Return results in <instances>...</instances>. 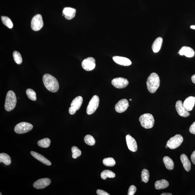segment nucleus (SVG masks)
<instances>
[{"label": "nucleus", "instance_id": "obj_4", "mask_svg": "<svg viewBox=\"0 0 195 195\" xmlns=\"http://www.w3.org/2000/svg\"><path fill=\"white\" fill-rule=\"evenodd\" d=\"M139 121L142 126L145 128H151L154 125L155 121L153 116L150 114H145L141 115Z\"/></svg>", "mask_w": 195, "mask_h": 195}, {"label": "nucleus", "instance_id": "obj_43", "mask_svg": "<svg viewBox=\"0 0 195 195\" xmlns=\"http://www.w3.org/2000/svg\"><path fill=\"white\" fill-rule=\"evenodd\" d=\"M165 147H166V148H168V146H167L166 145V146H165Z\"/></svg>", "mask_w": 195, "mask_h": 195}, {"label": "nucleus", "instance_id": "obj_45", "mask_svg": "<svg viewBox=\"0 0 195 195\" xmlns=\"http://www.w3.org/2000/svg\"><path fill=\"white\" fill-rule=\"evenodd\" d=\"M0 194H0V195H2V194L1 193H0Z\"/></svg>", "mask_w": 195, "mask_h": 195}, {"label": "nucleus", "instance_id": "obj_31", "mask_svg": "<svg viewBox=\"0 0 195 195\" xmlns=\"http://www.w3.org/2000/svg\"><path fill=\"white\" fill-rule=\"evenodd\" d=\"M26 94L29 99L33 101L37 100L36 94L34 90L28 88L26 90Z\"/></svg>", "mask_w": 195, "mask_h": 195}, {"label": "nucleus", "instance_id": "obj_41", "mask_svg": "<svg viewBox=\"0 0 195 195\" xmlns=\"http://www.w3.org/2000/svg\"><path fill=\"white\" fill-rule=\"evenodd\" d=\"M161 195H172L170 193H164L161 194Z\"/></svg>", "mask_w": 195, "mask_h": 195}, {"label": "nucleus", "instance_id": "obj_34", "mask_svg": "<svg viewBox=\"0 0 195 195\" xmlns=\"http://www.w3.org/2000/svg\"><path fill=\"white\" fill-rule=\"evenodd\" d=\"M72 152V157L74 159H76L79 157L81 154V151L78 147L76 146L72 147L71 149Z\"/></svg>", "mask_w": 195, "mask_h": 195}, {"label": "nucleus", "instance_id": "obj_21", "mask_svg": "<svg viewBox=\"0 0 195 195\" xmlns=\"http://www.w3.org/2000/svg\"><path fill=\"white\" fill-rule=\"evenodd\" d=\"M180 160L185 170L187 172H189L191 169V164L188 157L186 154H182L180 156Z\"/></svg>", "mask_w": 195, "mask_h": 195}, {"label": "nucleus", "instance_id": "obj_18", "mask_svg": "<svg viewBox=\"0 0 195 195\" xmlns=\"http://www.w3.org/2000/svg\"><path fill=\"white\" fill-rule=\"evenodd\" d=\"M63 15H64L65 18L70 20L75 16L76 10L72 8L66 7L63 10Z\"/></svg>", "mask_w": 195, "mask_h": 195}, {"label": "nucleus", "instance_id": "obj_7", "mask_svg": "<svg viewBox=\"0 0 195 195\" xmlns=\"http://www.w3.org/2000/svg\"><path fill=\"white\" fill-rule=\"evenodd\" d=\"M33 128V125L27 122H23L18 124L14 128L16 133L21 134L30 131Z\"/></svg>", "mask_w": 195, "mask_h": 195}, {"label": "nucleus", "instance_id": "obj_22", "mask_svg": "<svg viewBox=\"0 0 195 195\" xmlns=\"http://www.w3.org/2000/svg\"><path fill=\"white\" fill-rule=\"evenodd\" d=\"M169 186V182L165 179L157 181L155 184V188L157 190H162V189L166 188Z\"/></svg>", "mask_w": 195, "mask_h": 195}, {"label": "nucleus", "instance_id": "obj_20", "mask_svg": "<svg viewBox=\"0 0 195 195\" xmlns=\"http://www.w3.org/2000/svg\"><path fill=\"white\" fill-rule=\"evenodd\" d=\"M163 42V38L161 37H159L155 39L152 46V49L153 52L157 53L160 51L162 46Z\"/></svg>", "mask_w": 195, "mask_h": 195}, {"label": "nucleus", "instance_id": "obj_38", "mask_svg": "<svg viewBox=\"0 0 195 195\" xmlns=\"http://www.w3.org/2000/svg\"><path fill=\"white\" fill-rule=\"evenodd\" d=\"M76 111L77 110L73 107H71V106L70 107L69 109V113L70 115H74V114H75Z\"/></svg>", "mask_w": 195, "mask_h": 195}, {"label": "nucleus", "instance_id": "obj_42", "mask_svg": "<svg viewBox=\"0 0 195 195\" xmlns=\"http://www.w3.org/2000/svg\"><path fill=\"white\" fill-rule=\"evenodd\" d=\"M190 28L191 29H194V30H195V25H191V26L190 27Z\"/></svg>", "mask_w": 195, "mask_h": 195}, {"label": "nucleus", "instance_id": "obj_16", "mask_svg": "<svg viewBox=\"0 0 195 195\" xmlns=\"http://www.w3.org/2000/svg\"><path fill=\"white\" fill-rule=\"evenodd\" d=\"M113 59L114 62L121 66H128L132 64L131 61L129 59L125 57L114 56Z\"/></svg>", "mask_w": 195, "mask_h": 195}, {"label": "nucleus", "instance_id": "obj_39", "mask_svg": "<svg viewBox=\"0 0 195 195\" xmlns=\"http://www.w3.org/2000/svg\"><path fill=\"white\" fill-rule=\"evenodd\" d=\"M191 161L193 164H195V150L192 153L191 156Z\"/></svg>", "mask_w": 195, "mask_h": 195}, {"label": "nucleus", "instance_id": "obj_19", "mask_svg": "<svg viewBox=\"0 0 195 195\" xmlns=\"http://www.w3.org/2000/svg\"><path fill=\"white\" fill-rule=\"evenodd\" d=\"M31 155H32L35 158L41 161V162L43 163V164L47 165H49H49H52V163H51L50 161L42 155L33 151H31Z\"/></svg>", "mask_w": 195, "mask_h": 195}, {"label": "nucleus", "instance_id": "obj_15", "mask_svg": "<svg viewBox=\"0 0 195 195\" xmlns=\"http://www.w3.org/2000/svg\"><path fill=\"white\" fill-rule=\"evenodd\" d=\"M178 54L180 56H185L188 58H192L195 55V52L193 49L190 47L183 46L179 51Z\"/></svg>", "mask_w": 195, "mask_h": 195}, {"label": "nucleus", "instance_id": "obj_14", "mask_svg": "<svg viewBox=\"0 0 195 195\" xmlns=\"http://www.w3.org/2000/svg\"><path fill=\"white\" fill-rule=\"evenodd\" d=\"M126 142L130 150L135 152L137 150V145L135 140L128 134L126 136Z\"/></svg>", "mask_w": 195, "mask_h": 195}, {"label": "nucleus", "instance_id": "obj_40", "mask_svg": "<svg viewBox=\"0 0 195 195\" xmlns=\"http://www.w3.org/2000/svg\"><path fill=\"white\" fill-rule=\"evenodd\" d=\"M191 79H192V82L195 84V74L192 76Z\"/></svg>", "mask_w": 195, "mask_h": 195}, {"label": "nucleus", "instance_id": "obj_25", "mask_svg": "<svg viewBox=\"0 0 195 195\" xmlns=\"http://www.w3.org/2000/svg\"><path fill=\"white\" fill-rule=\"evenodd\" d=\"M0 162L3 163L7 165L10 164L11 161L10 157L8 154L5 153L0 154Z\"/></svg>", "mask_w": 195, "mask_h": 195}, {"label": "nucleus", "instance_id": "obj_10", "mask_svg": "<svg viewBox=\"0 0 195 195\" xmlns=\"http://www.w3.org/2000/svg\"><path fill=\"white\" fill-rule=\"evenodd\" d=\"M112 84L117 88H125L129 84V81L127 79L123 78H114L112 80Z\"/></svg>", "mask_w": 195, "mask_h": 195}, {"label": "nucleus", "instance_id": "obj_1", "mask_svg": "<svg viewBox=\"0 0 195 195\" xmlns=\"http://www.w3.org/2000/svg\"><path fill=\"white\" fill-rule=\"evenodd\" d=\"M43 82L45 87L49 91L56 92L60 87L59 82L54 77L49 74H46L43 77Z\"/></svg>", "mask_w": 195, "mask_h": 195}, {"label": "nucleus", "instance_id": "obj_12", "mask_svg": "<svg viewBox=\"0 0 195 195\" xmlns=\"http://www.w3.org/2000/svg\"><path fill=\"white\" fill-rule=\"evenodd\" d=\"M51 180L49 178H43L37 180L33 184L34 188L37 189H42L46 188L51 184Z\"/></svg>", "mask_w": 195, "mask_h": 195}, {"label": "nucleus", "instance_id": "obj_11", "mask_svg": "<svg viewBox=\"0 0 195 195\" xmlns=\"http://www.w3.org/2000/svg\"><path fill=\"white\" fill-rule=\"evenodd\" d=\"M129 106L128 102L125 99L120 100L115 106L116 111L118 113H121L125 111Z\"/></svg>", "mask_w": 195, "mask_h": 195}, {"label": "nucleus", "instance_id": "obj_37", "mask_svg": "<svg viewBox=\"0 0 195 195\" xmlns=\"http://www.w3.org/2000/svg\"><path fill=\"white\" fill-rule=\"evenodd\" d=\"M96 193L98 195H110V194L105 191L100 190H98L96 191Z\"/></svg>", "mask_w": 195, "mask_h": 195}, {"label": "nucleus", "instance_id": "obj_13", "mask_svg": "<svg viewBox=\"0 0 195 195\" xmlns=\"http://www.w3.org/2000/svg\"><path fill=\"white\" fill-rule=\"evenodd\" d=\"M176 110L179 115L183 117H187L190 115V113L185 109L183 103L181 100H178L176 104Z\"/></svg>", "mask_w": 195, "mask_h": 195}, {"label": "nucleus", "instance_id": "obj_9", "mask_svg": "<svg viewBox=\"0 0 195 195\" xmlns=\"http://www.w3.org/2000/svg\"><path fill=\"white\" fill-rule=\"evenodd\" d=\"M96 60L92 57H88L82 61V66L83 68L88 71L93 69L96 67Z\"/></svg>", "mask_w": 195, "mask_h": 195}, {"label": "nucleus", "instance_id": "obj_8", "mask_svg": "<svg viewBox=\"0 0 195 195\" xmlns=\"http://www.w3.org/2000/svg\"><path fill=\"white\" fill-rule=\"evenodd\" d=\"M43 26V22L42 16L37 14L33 17L31 21V28L33 31H38L42 29Z\"/></svg>", "mask_w": 195, "mask_h": 195}, {"label": "nucleus", "instance_id": "obj_44", "mask_svg": "<svg viewBox=\"0 0 195 195\" xmlns=\"http://www.w3.org/2000/svg\"><path fill=\"white\" fill-rule=\"evenodd\" d=\"M130 101H131V100H132V99H130Z\"/></svg>", "mask_w": 195, "mask_h": 195}, {"label": "nucleus", "instance_id": "obj_28", "mask_svg": "<svg viewBox=\"0 0 195 195\" xmlns=\"http://www.w3.org/2000/svg\"><path fill=\"white\" fill-rule=\"evenodd\" d=\"M2 21L4 24L9 28H12L13 27V24L12 21L9 17L5 16H1Z\"/></svg>", "mask_w": 195, "mask_h": 195}, {"label": "nucleus", "instance_id": "obj_33", "mask_svg": "<svg viewBox=\"0 0 195 195\" xmlns=\"http://www.w3.org/2000/svg\"><path fill=\"white\" fill-rule=\"evenodd\" d=\"M84 141L88 145L93 146L95 144V139L92 136L90 135H87L85 137Z\"/></svg>", "mask_w": 195, "mask_h": 195}, {"label": "nucleus", "instance_id": "obj_27", "mask_svg": "<svg viewBox=\"0 0 195 195\" xmlns=\"http://www.w3.org/2000/svg\"><path fill=\"white\" fill-rule=\"evenodd\" d=\"M51 141L48 138H45L38 141V145L39 146L43 148H47L50 146Z\"/></svg>", "mask_w": 195, "mask_h": 195}, {"label": "nucleus", "instance_id": "obj_24", "mask_svg": "<svg viewBox=\"0 0 195 195\" xmlns=\"http://www.w3.org/2000/svg\"><path fill=\"white\" fill-rule=\"evenodd\" d=\"M163 161L165 167L168 170H172L174 168V163L172 159L168 156L163 157Z\"/></svg>", "mask_w": 195, "mask_h": 195}, {"label": "nucleus", "instance_id": "obj_32", "mask_svg": "<svg viewBox=\"0 0 195 195\" xmlns=\"http://www.w3.org/2000/svg\"><path fill=\"white\" fill-rule=\"evenodd\" d=\"M13 56L14 60L16 63L18 64H20L22 63L23 62V60L20 53L17 51H15L13 52Z\"/></svg>", "mask_w": 195, "mask_h": 195}, {"label": "nucleus", "instance_id": "obj_17", "mask_svg": "<svg viewBox=\"0 0 195 195\" xmlns=\"http://www.w3.org/2000/svg\"><path fill=\"white\" fill-rule=\"evenodd\" d=\"M195 103V97L193 96H189L185 100L183 103L184 107L187 111H192L193 108Z\"/></svg>", "mask_w": 195, "mask_h": 195}, {"label": "nucleus", "instance_id": "obj_36", "mask_svg": "<svg viewBox=\"0 0 195 195\" xmlns=\"http://www.w3.org/2000/svg\"><path fill=\"white\" fill-rule=\"evenodd\" d=\"M190 131L191 133L195 135V121L190 126Z\"/></svg>", "mask_w": 195, "mask_h": 195}, {"label": "nucleus", "instance_id": "obj_29", "mask_svg": "<svg viewBox=\"0 0 195 195\" xmlns=\"http://www.w3.org/2000/svg\"><path fill=\"white\" fill-rule=\"evenodd\" d=\"M141 182L147 183L149 179L150 173L147 169H143L141 173Z\"/></svg>", "mask_w": 195, "mask_h": 195}, {"label": "nucleus", "instance_id": "obj_35", "mask_svg": "<svg viewBox=\"0 0 195 195\" xmlns=\"http://www.w3.org/2000/svg\"><path fill=\"white\" fill-rule=\"evenodd\" d=\"M137 188L135 186L132 185V186H130L128 192V195H134L136 191Z\"/></svg>", "mask_w": 195, "mask_h": 195}, {"label": "nucleus", "instance_id": "obj_23", "mask_svg": "<svg viewBox=\"0 0 195 195\" xmlns=\"http://www.w3.org/2000/svg\"><path fill=\"white\" fill-rule=\"evenodd\" d=\"M83 102V98L81 96H78L73 100L70 106L73 107L77 111L80 109Z\"/></svg>", "mask_w": 195, "mask_h": 195}, {"label": "nucleus", "instance_id": "obj_2", "mask_svg": "<svg viewBox=\"0 0 195 195\" xmlns=\"http://www.w3.org/2000/svg\"><path fill=\"white\" fill-rule=\"evenodd\" d=\"M160 81L159 76L155 73L151 74L148 78L146 84L148 90L151 93H154L160 86Z\"/></svg>", "mask_w": 195, "mask_h": 195}, {"label": "nucleus", "instance_id": "obj_6", "mask_svg": "<svg viewBox=\"0 0 195 195\" xmlns=\"http://www.w3.org/2000/svg\"><path fill=\"white\" fill-rule=\"evenodd\" d=\"M99 96L96 95L93 96L90 100L87 108V114L90 115L95 112L99 106Z\"/></svg>", "mask_w": 195, "mask_h": 195}, {"label": "nucleus", "instance_id": "obj_26", "mask_svg": "<svg viewBox=\"0 0 195 195\" xmlns=\"http://www.w3.org/2000/svg\"><path fill=\"white\" fill-rule=\"evenodd\" d=\"M100 176L103 180H106L107 178H115V174L113 171L109 170H105L101 173Z\"/></svg>", "mask_w": 195, "mask_h": 195}, {"label": "nucleus", "instance_id": "obj_3", "mask_svg": "<svg viewBox=\"0 0 195 195\" xmlns=\"http://www.w3.org/2000/svg\"><path fill=\"white\" fill-rule=\"evenodd\" d=\"M17 98L14 92L12 90L8 92L6 96L5 107L7 111H12L16 106Z\"/></svg>", "mask_w": 195, "mask_h": 195}, {"label": "nucleus", "instance_id": "obj_30", "mask_svg": "<svg viewBox=\"0 0 195 195\" xmlns=\"http://www.w3.org/2000/svg\"><path fill=\"white\" fill-rule=\"evenodd\" d=\"M103 164L106 166L113 167L116 164V162L113 157H108L104 159L103 161Z\"/></svg>", "mask_w": 195, "mask_h": 195}, {"label": "nucleus", "instance_id": "obj_5", "mask_svg": "<svg viewBox=\"0 0 195 195\" xmlns=\"http://www.w3.org/2000/svg\"><path fill=\"white\" fill-rule=\"evenodd\" d=\"M183 138L182 135H176L169 139L167 141V145L171 149L177 148L182 144Z\"/></svg>", "mask_w": 195, "mask_h": 195}]
</instances>
